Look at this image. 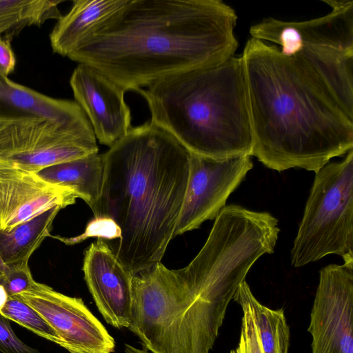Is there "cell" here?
<instances>
[{
    "instance_id": "obj_1",
    "label": "cell",
    "mask_w": 353,
    "mask_h": 353,
    "mask_svg": "<svg viewBox=\"0 0 353 353\" xmlns=\"http://www.w3.org/2000/svg\"><path fill=\"white\" fill-rule=\"evenodd\" d=\"M237 19L221 0H128L68 57L136 91L233 57Z\"/></svg>"
},
{
    "instance_id": "obj_2",
    "label": "cell",
    "mask_w": 353,
    "mask_h": 353,
    "mask_svg": "<svg viewBox=\"0 0 353 353\" xmlns=\"http://www.w3.org/2000/svg\"><path fill=\"white\" fill-rule=\"evenodd\" d=\"M244 61L254 156L267 168L316 173L353 149V116L298 53L251 38Z\"/></svg>"
},
{
    "instance_id": "obj_3",
    "label": "cell",
    "mask_w": 353,
    "mask_h": 353,
    "mask_svg": "<svg viewBox=\"0 0 353 353\" xmlns=\"http://www.w3.org/2000/svg\"><path fill=\"white\" fill-rule=\"evenodd\" d=\"M102 155L99 217H108L119 226L121 237L112 250L134 276L161 262L174 238L190 154L149 121L132 127Z\"/></svg>"
},
{
    "instance_id": "obj_4",
    "label": "cell",
    "mask_w": 353,
    "mask_h": 353,
    "mask_svg": "<svg viewBox=\"0 0 353 353\" xmlns=\"http://www.w3.org/2000/svg\"><path fill=\"white\" fill-rule=\"evenodd\" d=\"M136 90L150 121L190 154L214 159L252 156V129L242 56L190 69Z\"/></svg>"
},
{
    "instance_id": "obj_5",
    "label": "cell",
    "mask_w": 353,
    "mask_h": 353,
    "mask_svg": "<svg viewBox=\"0 0 353 353\" xmlns=\"http://www.w3.org/2000/svg\"><path fill=\"white\" fill-rule=\"evenodd\" d=\"M132 292L128 328L152 353H210L234 296L161 262L133 276Z\"/></svg>"
},
{
    "instance_id": "obj_6",
    "label": "cell",
    "mask_w": 353,
    "mask_h": 353,
    "mask_svg": "<svg viewBox=\"0 0 353 353\" xmlns=\"http://www.w3.org/2000/svg\"><path fill=\"white\" fill-rule=\"evenodd\" d=\"M315 174L291 250L295 268L332 254L353 261V149Z\"/></svg>"
},
{
    "instance_id": "obj_7",
    "label": "cell",
    "mask_w": 353,
    "mask_h": 353,
    "mask_svg": "<svg viewBox=\"0 0 353 353\" xmlns=\"http://www.w3.org/2000/svg\"><path fill=\"white\" fill-rule=\"evenodd\" d=\"M98 151L88 120L36 115L0 119V165L37 172Z\"/></svg>"
},
{
    "instance_id": "obj_8",
    "label": "cell",
    "mask_w": 353,
    "mask_h": 353,
    "mask_svg": "<svg viewBox=\"0 0 353 353\" xmlns=\"http://www.w3.org/2000/svg\"><path fill=\"white\" fill-rule=\"evenodd\" d=\"M252 168L251 156L214 159L190 154L186 191L173 237L215 219Z\"/></svg>"
},
{
    "instance_id": "obj_9",
    "label": "cell",
    "mask_w": 353,
    "mask_h": 353,
    "mask_svg": "<svg viewBox=\"0 0 353 353\" xmlns=\"http://www.w3.org/2000/svg\"><path fill=\"white\" fill-rule=\"evenodd\" d=\"M307 330L312 353H353V261L321 270Z\"/></svg>"
},
{
    "instance_id": "obj_10",
    "label": "cell",
    "mask_w": 353,
    "mask_h": 353,
    "mask_svg": "<svg viewBox=\"0 0 353 353\" xmlns=\"http://www.w3.org/2000/svg\"><path fill=\"white\" fill-rule=\"evenodd\" d=\"M35 310L70 353H112L114 339L81 298L72 297L35 281L17 296Z\"/></svg>"
},
{
    "instance_id": "obj_11",
    "label": "cell",
    "mask_w": 353,
    "mask_h": 353,
    "mask_svg": "<svg viewBox=\"0 0 353 353\" xmlns=\"http://www.w3.org/2000/svg\"><path fill=\"white\" fill-rule=\"evenodd\" d=\"M322 1L332 8L327 14L301 21L265 18L250 27L252 38L278 44L286 54H293L307 46L353 51V1Z\"/></svg>"
},
{
    "instance_id": "obj_12",
    "label": "cell",
    "mask_w": 353,
    "mask_h": 353,
    "mask_svg": "<svg viewBox=\"0 0 353 353\" xmlns=\"http://www.w3.org/2000/svg\"><path fill=\"white\" fill-rule=\"evenodd\" d=\"M75 102L86 115L96 139L110 148L132 128L126 92L95 69L78 63L70 79Z\"/></svg>"
},
{
    "instance_id": "obj_13",
    "label": "cell",
    "mask_w": 353,
    "mask_h": 353,
    "mask_svg": "<svg viewBox=\"0 0 353 353\" xmlns=\"http://www.w3.org/2000/svg\"><path fill=\"white\" fill-rule=\"evenodd\" d=\"M74 189L49 183L36 172L0 165V232L16 226L54 207L73 205Z\"/></svg>"
},
{
    "instance_id": "obj_14",
    "label": "cell",
    "mask_w": 353,
    "mask_h": 353,
    "mask_svg": "<svg viewBox=\"0 0 353 353\" xmlns=\"http://www.w3.org/2000/svg\"><path fill=\"white\" fill-rule=\"evenodd\" d=\"M83 272L88 288L102 314L116 328L128 327L132 310L133 275L103 239L85 251Z\"/></svg>"
},
{
    "instance_id": "obj_15",
    "label": "cell",
    "mask_w": 353,
    "mask_h": 353,
    "mask_svg": "<svg viewBox=\"0 0 353 353\" xmlns=\"http://www.w3.org/2000/svg\"><path fill=\"white\" fill-rule=\"evenodd\" d=\"M128 0H75L57 20L50 41L54 53L68 57L98 28L121 9Z\"/></svg>"
},
{
    "instance_id": "obj_16",
    "label": "cell",
    "mask_w": 353,
    "mask_h": 353,
    "mask_svg": "<svg viewBox=\"0 0 353 353\" xmlns=\"http://www.w3.org/2000/svg\"><path fill=\"white\" fill-rule=\"evenodd\" d=\"M30 115L63 121L88 120L74 101L46 96L0 75V119Z\"/></svg>"
},
{
    "instance_id": "obj_17",
    "label": "cell",
    "mask_w": 353,
    "mask_h": 353,
    "mask_svg": "<svg viewBox=\"0 0 353 353\" xmlns=\"http://www.w3.org/2000/svg\"><path fill=\"white\" fill-rule=\"evenodd\" d=\"M36 173L49 183L74 189L77 197L90 208L94 218L99 216V202L104 179L102 154H92L48 166Z\"/></svg>"
},
{
    "instance_id": "obj_18",
    "label": "cell",
    "mask_w": 353,
    "mask_h": 353,
    "mask_svg": "<svg viewBox=\"0 0 353 353\" xmlns=\"http://www.w3.org/2000/svg\"><path fill=\"white\" fill-rule=\"evenodd\" d=\"M296 53L316 70L343 108L353 116V51L307 46Z\"/></svg>"
},
{
    "instance_id": "obj_19",
    "label": "cell",
    "mask_w": 353,
    "mask_h": 353,
    "mask_svg": "<svg viewBox=\"0 0 353 353\" xmlns=\"http://www.w3.org/2000/svg\"><path fill=\"white\" fill-rule=\"evenodd\" d=\"M60 210L54 207L10 231L0 232V274L10 267L28 263L33 252L50 236L52 223Z\"/></svg>"
},
{
    "instance_id": "obj_20",
    "label": "cell",
    "mask_w": 353,
    "mask_h": 353,
    "mask_svg": "<svg viewBox=\"0 0 353 353\" xmlns=\"http://www.w3.org/2000/svg\"><path fill=\"white\" fill-rule=\"evenodd\" d=\"M233 299L241 309L250 312L263 353H288L290 328L282 308L273 310L262 305L255 298L245 280L239 285Z\"/></svg>"
},
{
    "instance_id": "obj_21",
    "label": "cell",
    "mask_w": 353,
    "mask_h": 353,
    "mask_svg": "<svg viewBox=\"0 0 353 353\" xmlns=\"http://www.w3.org/2000/svg\"><path fill=\"white\" fill-rule=\"evenodd\" d=\"M60 0H0V38L10 39L23 28L62 16Z\"/></svg>"
},
{
    "instance_id": "obj_22",
    "label": "cell",
    "mask_w": 353,
    "mask_h": 353,
    "mask_svg": "<svg viewBox=\"0 0 353 353\" xmlns=\"http://www.w3.org/2000/svg\"><path fill=\"white\" fill-rule=\"evenodd\" d=\"M0 314L61 346V339L52 327L35 310L17 296L8 298Z\"/></svg>"
},
{
    "instance_id": "obj_23",
    "label": "cell",
    "mask_w": 353,
    "mask_h": 353,
    "mask_svg": "<svg viewBox=\"0 0 353 353\" xmlns=\"http://www.w3.org/2000/svg\"><path fill=\"white\" fill-rule=\"evenodd\" d=\"M67 245H73L82 242L90 237H97L103 240H115L121 237V230L117 223L106 216L94 218L87 225L85 231L74 237L52 236Z\"/></svg>"
},
{
    "instance_id": "obj_24",
    "label": "cell",
    "mask_w": 353,
    "mask_h": 353,
    "mask_svg": "<svg viewBox=\"0 0 353 353\" xmlns=\"http://www.w3.org/2000/svg\"><path fill=\"white\" fill-rule=\"evenodd\" d=\"M34 283L28 263L10 267L0 276V284L5 288L9 297L28 290Z\"/></svg>"
},
{
    "instance_id": "obj_25",
    "label": "cell",
    "mask_w": 353,
    "mask_h": 353,
    "mask_svg": "<svg viewBox=\"0 0 353 353\" xmlns=\"http://www.w3.org/2000/svg\"><path fill=\"white\" fill-rule=\"evenodd\" d=\"M243 315L241 320V334L238 353H263L256 327L250 312L242 309Z\"/></svg>"
},
{
    "instance_id": "obj_26",
    "label": "cell",
    "mask_w": 353,
    "mask_h": 353,
    "mask_svg": "<svg viewBox=\"0 0 353 353\" xmlns=\"http://www.w3.org/2000/svg\"><path fill=\"white\" fill-rule=\"evenodd\" d=\"M10 320L0 314V352L2 353H41L32 348L14 334Z\"/></svg>"
},
{
    "instance_id": "obj_27",
    "label": "cell",
    "mask_w": 353,
    "mask_h": 353,
    "mask_svg": "<svg viewBox=\"0 0 353 353\" xmlns=\"http://www.w3.org/2000/svg\"><path fill=\"white\" fill-rule=\"evenodd\" d=\"M10 39L0 38V75L8 77L15 68L16 58Z\"/></svg>"
},
{
    "instance_id": "obj_28",
    "label": "cell",
    "mask_w": 353,
    "mask_h": 353,
    "mask_svg": "<svg viewBox=\"0 0 353 353\" xmlns=\"http://www.w3.org/2000/svg\"><path fill=\"white\" fill-rule=\"evenodd\" d=\"M9 296L5 289V288L0 284V312L4 307L6 303L8 301Z\"/></svg>"
},
{
    "instance_id": "obj_29",
    "label": "cell",
    "mask_w": 353,
    "mask_h": 353,
    "mask_svg": "<svg viewBox=\"0 0 353 353\" xmlns=\"http://www.w3.org/2000/svg\"><path fill=\"white\" fill-rule=\"evenodd\" d=\"M125 353H149L145 349H140L134 347L132 345L125 343L124 344Z\"/></svg>"
},
{
    "instance_id": "obj_30",
    "label": "cell",
    "mask_w": 353,
    "mask_h": 353,
    "mask_svg": "<svg viewBox=\"0 0 353 353\" xmlns=\"http://www.w3.org/2000/svg\"><path fill=\"white\" fill-rule=\"evenodd\" d=\"M230 353H238V350H237L236 347L234 350H232L230 351Z\"/></svg>"
},
{
    "instance_id": "obj_31",
    "label": "cell",
    "mask_w": 353,
    "mask_h": 353,
    "mask_svg": "<svg viewBox=\"0 0 353 353\" xmlns=\"http://www.w3.org/2000/svg\"><path fill=\"white\" fill-rule=\"evenodd\" d=\"M0 276H1V274H0Z\"/></svg>"
}]
</instances>
